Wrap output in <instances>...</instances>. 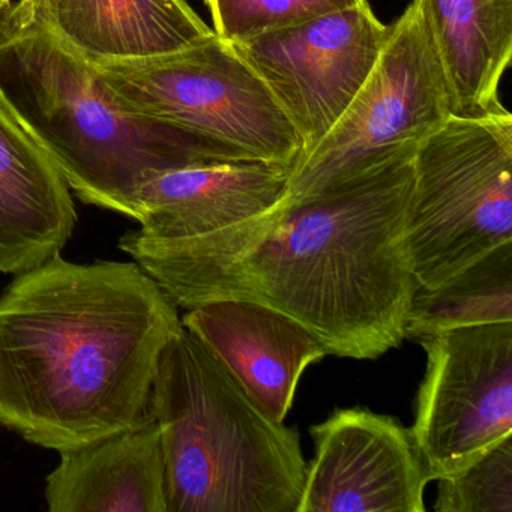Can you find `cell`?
Returning <instances> with one entry per match:
<instances>
[{
  "instance_id": "cell-1",
  "label": "cell",
  "mask_w": 512,
  "mask_h": 512,
  "mask_svg": "<svg viewBox=\"0 0 512 512\" xmlns=\"http://www.w3.org/2000/svg\"><path fill=\"white\" fill-rule=\"evenodd\" d=\"M413 155L209 235L157 239L137 230L119 247L176 307L257 302L301 323L332 355L376 359L406 338L416 289L404 232Z\"/></svg>"
},
{
  "instance_id": "cell-2",
  "label": "cell",
  "mask_w": 512,
  "mask_h": 512,
  "mask_svg": "<svg viewBox=\"0 0 512 512\" xmlns=\"http://www.w3.org/2000/svg\"><path fill=\"white\" fill-rule=\"evenodd\" d=\"M182 322L136 262L56 254L0 296V425L73 451L154 421L152 385Z\"/></svg>"
},
{
  "instance_id": "cell-3",
  "label": "cell",
  "mask_w": 512,
  "mask_h": 512,
  "mask_svg": "<svg viewBox=\"0 0 512 512\" xmlns=\"http://www.w3.org/2000/svg\"><path fill=\"white\" fill-rule=\"evenodd\" d=\"M0 103L82 202L137 220L140 188L184 167L256 160L178 125L131 112L88 59L0 0Z\"/></svg>"
},
{
  "instance_id": "cell-4",
  "label": "cell",
  "mask_w": 512,
  "mask_h": 512,
  "mask_svg": "<svg viewBox=\"0 0 512 512\" xmlns=\"http://www.w3.org/2000/svg\"><path fill=\"white\" fill-rule=\"evenodd\" d=\"M151 410L167 512H298L308 467L298 431L268 418L184 325L161 355Z\"/></svg>"
},
{
  "instance_id": "cell-5",
  "label": "cell",
  "mask_w": 512,
  "mask_h": 512,
  "mask_svg": "<svg viewBox=\"0 0 512 512\" xmlns=\"http://www.w3.org/2000/svg\"><path fill=\"white\" fill-rule=\"evenodd\" d=\"M406 245L416 286L436 289L512 242V116H451L416 148Z\"/></svg>"
},
{
  "instance_id": "cell-6",
  "label": "cell",
  "mask_w": 512,
  "mask_h": 512,
  "mask_svg": "<svg viewBox=\"0 0 512 512\" xmlns=\"http://www.w3.org/2000/svg\"><path fill=\"white\" fill-rule=\"evenodd\" d=\"M448 86L419 0L389 26L364 85L323 137L293 166L280 203L343 190L406 155L451 118Z\"/></svg>"
},
{
  "instance_id": "cell-7",
  "label": "cell",
  "mask_w": 512,
  "mask_h": 512,
  "mask_svg": "<svg viewBox=\"0 0 512 512\" xmlns=\"http://www.w3.org/2000/svg\"><path fill=\"white\" fill-rule=\"evenodd\" d=\"M92 67L131 112L187 128L256 160L295 166L302 155L301 139L268 86L215 32L178 52Z\"/></svg>"
},
{
  "instance_id": "cell-8",
  "label": "cell",
  "mask_w": 512,
  "mask_h": 512,
  "mask_svg": "<svg viewBox=\"0 0 512 512\" xmlns=\"http://www.w3.org/2000/svg\"><path fill=\"white\" fill-rule=\"evenodd\" d=\"M427 355L409 428L428 481L460 472L512 436V322L415 338Z\"/></svg>"
},
{
  "instance_id": "cell-9",
  "label": "cell",
  "mask_w": 512,
  "mask_h": 512,
  "mask_svg": "<svg viewBox=\"0 0 512 512\" xmlns=\"http://www.w3.org/2000/svg\"><path fill=\"white\" fill-rule=\"evenodd\" d=\"M388 34L389 26L377 19L365 0L292 28L230 44L268 86L295 128L302 160L346 112Z\"/></svg>"
},
{
  "instance_id": "cell-10",
  "label": "cell",
  "mask_w": 512,
  "mask_h": 512,
  "mask_svg": "<svg viewBox=\"0 0 512 512\" xmlns=\"http://www.w3.org/2000/svg\"><path fill=\"white\" fill-rule=\"evenodd\" d=\"M314 458L298 512H424L428 484L418 449L392 416L335 410L311 427Z\"/></svg>"
},
{
  "instance_id": "cell-11",
  "label": "cell",
  "mask_w": 512,
  "mask_h": 512,
  "mask_svg": "<svg viewBox=\"0 0 512 512\" xmlns=\"http://www.w3.org/2000/svg\"><path fill=\"white\" fill-rule=\"evenodd\" d=\"M181 322L275 422H284L292 409L304 371L328 355L301 323L257 302H206L188 310Z\"/></svg>"
},
{
  "instance_id": "cell-12",
  "label": "cell",
  "mask_w": 512,
  "mask_h": 512,
  "mask_svg": "<svg viewBox=\"0 0 512 512\" xmlns=\"http://www.w3.org/2000/svg\"><path fill=\"white\" fill-rule=\"evenodd\" d=\"M292 170L275 161L239 160L163 173L140 188L139 232L187 239L250 220L283 200Z\"/></svg>"
},
{
  "instance_id": "cell-13",
  "label": "cell",
  "mask_w": 512,
  "mask_h": 512,
  "mask_svg": "<svg viewBox=\"0 0 512 512\" xmlns=\"http://www.w3.org/2000/svg\"><path fill=\"white\" fill-rule=\"evenodd\" d=\"M70 187L0 103V272L23 274L61 254L77 224Z\"/></svg>"
},
{
  "instance_id": "cell-14",
  "label": "cell",
  "mask_w": 512,
  "mask_h": 512,
  "mask_svg": "<svg viewBox=\"0 0 512 512\" xmlns=\"http://www.w3.org/2000/svg\"><path fill=\"white\" fill-rule=\"evenodd\" d=\"M17 5L92 64L166 55L214 34L184 0H29Z\"/></svg>"
},
{
  "instance_id": "cell-15",
  "label": "cell",
  "mask_w": 512,
  "mask_h": 512,
  "mask_svg": "<svg viewBox=\"0 0 512 512\" xmlns=\"http://www.w3.org/2000/svg\"><path fill=\"white\" fill-rule=\"evenodd\" d=\"M61 455V463L47 476L50 512H167L157 422Z\"/></svg>"
},
{
  "instance_id": "cell-16",
  "label": "cell",
  "mask_w": 512,
  "mask_h": 512,
  "mask_svg": "<svg viewBox=\"0 0 512 512\" xmlns=\"http://www.w3.org/2000/svg\"><path fill=\"white\" fill-rule=\"evenodd\" d=\"M452 116L509 113L499 97L512 59V0H419Z\"/></svg>"
},
{
  "instance_id": "cell-17",
  "label": "cell",
  "mask_w": 512,
  "mask_h": 512,
  "mask_svg": "<svg viewBox=\"0 0 512 512\" xmlns=\"http://www.w3.org/2000/svg\"><path fill=\"white\" fill-rule=\"evenodd\" d=\"M512 322V242L502 245L436 289L416 286L406 338L460 326Z\"/></svg>"
},
{
  "instance_id": "cell-18",
  "label": "cell",
  "mask_w": 512,
  "mask_h": 512,
  "mask_svg": "<svg viewBox=\"0 0 512 512\" xmlns=\"http://www.w3.org/2000/svg\"><path fill=\"white\" fill-rule=\"evenodd\" d=\"M362 2L365 0H205L214 23L212 31L227 43L292 28Z\"/></svg>"
},
{
  "instance_id": "cell-19",
  "label": "cell",
  "mask_w": 512,
  "mask_h": 512,
  "mask_svg": "<svg viewBox=\"0 0 512 512\" xmlns=\"http://www.w3.org/2000/svg\"><path fill=\"white\" fill-rule=\"evenodd\" d=\"M434 511L512 512V436L439 479Z\"/></svg>"
},
{
  "instance_id": "cell-20",
  "label": "cell",
  "mask_w": 512,
  "mask_h": 512,
  "mask_svg": "<svg viewBox=\"0 0 512 512\" xmlns=\"http://www.w3.org/2000/svg\"><path fill=\"white\" fill-rule=\"evenodd\" d=\"M19 4H28L29 0H17Z\"/></svg>"
},
{
  "instance_id": "cell-21",
  "label": "cell",
  "mask_w": 512,
  "mask_h": 512,
  "mask_svg": "<svg viewBox=\"0 0 512 512\" xmlns=\"http://www.w3.org/2000/svg\"><path fill=\"white\" fill-rule=\"evenodd\" d=\"M184 2H187V0H184Z\"/></svg>"
}]
</instances>
